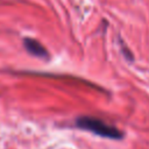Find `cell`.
<instances>
[{
  "mask_svg": "<svg viewBox=\"0 0 149 149\" xmlns=\"http://www.w3.org/2000/svg\"><path fill=\"white\" fill-rule=\"evenodd\" d=\"M74 125L77 128L91 132L98 136L105 137V139H111V140H121L123 137V133L113 125H108L105 121L94 118V116H79L76 119Z\"/></svg>",
  "mask_w": 149,
  "mask_h": 149,
  "instance_id": "6da1fadb",
  "label": "cell"
},
{
  "mask_svg": "<svg viewBox=\"0 0 149 149\" xmlns=\"http://www.w3.org/2000/svg\"><path fill=\"white\" fill-rule=\"evenodd\" d=\"M23 44H24L26 50L30 55L36 56V57H40V58H48V51H47V49L38 41L33 40V38H24L23 40Z\"/></svg>",
  "mask_w": 149,
  "mask_h": 149,
  "instance_id": "7a4b0ae2",
  "label": "cell"
},
{
  "mask_svg": "<svg viewBox=\"0 0 149 149\" xmlns=\"http://www.w3.org/2000/svg\"><path fill=\"white\" fill-rule=\"evenodd\" d=\"M119 43H120V47H121V52L123 54L125 58H126L128 62H133V61H134V56H133L132 51H130V50L125 45V43H123V41H122V40H120V41H119Z\"/></svg>",
  "mask_w": 149,
  "mask_h": 149,
  "instance_id": "3957f363",
  "label": "cell"
}]
</instances>
